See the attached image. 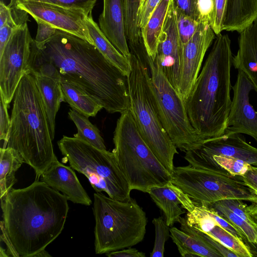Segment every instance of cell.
Instances as JSON below:
<instances>
[{
	"label": "cell",
	"instance_id": "cell-1",
	"mask_svg": "<svg viewBox=\"0 0 257 257\" xmlns=\"http://www.w3.org/2000/svg\"><path fill=\"white\" fill-rule=\"evenodd\" d=\"M29 69L77 86L109 113L130 109L126 76L94 44L70 33L57 29L41 48L33 39Z\"/></svg>",
	"mask_w": 257,
	"mask_h": 257
},
{
	"label": "cell",
	"instance_id": "cell-2",
	"mask_svg": "<svg viewBox=\"0 0 257 257\" xmlns=\"http://www.w3.org/2000/svg\"><path fill=\"white\" fill-rule=\"evenodd\" d=\"M1 200L2 232L15 256L34 257L61 233L69 210L67 198L42 181L12 188Z\"/></svg>",
	"mask_w": 257,
	"mask_h": 257
},
{
	"label": "cell",
	"instance_id": "cell-3",
	"mask_svg": "<svg viewBox=\"0 0 257 257\" xmlns=\"http://www.w3.org/2000/svg\"><path fill=\"white\" fill-rule=\"evenodd\" d=\"M233 55L227 34L217 35L184 101L191 125L204 143L224 135L230 109Z\"/></svg>",
	"mask_w": 257,
	"mask_h": 257
},
{
	"label": "cell",
	"instance_id": "cell-4",
	"mask_svg": "<svg viewBox=\"0 0 257 257\" xmlns=\"http://www.w3.org/2000/svg\"><path fill=\"white\" fill-rule=\"evenodd\" d=\"M47 115L35 78L25 74L13 97L11 127L3 148L14 150L35 171L36 180L56 157Z\"/></svg>",
	"mask_w": 257,
	"mask_h": 257
},
{
	"label": "cell",
	"instance_id": "cell-5",
	"mask_svg": "<svg viewBox=\"0 0 257 257\" xmlns=\"http://www.w3.org/2000/svg\"><path fill=\"white\" fill-rule=\"evenodd\" d=\"M131 68L126 76L130 111L138 131L154 154L171 174L177 148L161 121L150 84V74L147 63L131 52Z\"/></svg>",
	"mask_w": 257,
	"mask_h": 257
},
{
	"label": "cell",
	"instance_id": "cell-6",
	"mask_svg": "<svg viewBox=\"0 0 257 257\" xmlns=\"http://www.w3.org/2000/svg\"><path fill=\"white\" fill-rule=\"evenodd\" d=\"M93 212L96 254L130 247L144 239L148 218L135 199L119 201L96 192Z\"/></svg>",
	"mask_w": 257,
	"mask_h": 257
},
{
	"label": "cell",
	"instance_id": "cell-7",
	"mask_svg": "<svg viewBox=\"0 0 257 257\" xmlns=\"http://www.w3.org/2000/svg\"><path fill=\"white\" fill-rule=\"evenodd\" d=\"M113 141L112 152L132 190L147 193L150 188L171 181V174L143 139L130 110L120 113Z\"/></svg>",
	"mask_w": 257,
	"mask_h": 257
},
{
	"label": "cell",
	"instance_id": "cell-8",
	"mask_svg": "<svg viewBox=\"0 0 257 257\" xmlns=\"http://www.w3.org/2000/svg\"><path fill=\"white\" fill-rule=\"evenodd\" d=\"M63 159L85 175L96 192L102 191L114 199H130L129 184L119 169L112 152L101 150L75 137L63 136L58 141Z\"/></svg>",
	"mask_w": 257,
	"mask_h": 257
},
{
	"label": "cell",
	"instance_id": "cell-9",
	"mask_svg": "<svg viewBox=\"0 0 257 257\" xmlns=\"http://www.w3.org/2000/svg\"><path fill=\"white\" fill-rule=\"evenodd\" d=\"M171 182L196 204L208 206L226 199L250 202L257 201V193L244 181L222 168H198L189 164L174 167Z\"/></svg>",
	"mask_w": 257,
	"mask_h": 257
},
{
	"label": "cell",
	"instance_id": "cell-10",
	"mask_svg": "<svg viewBox=\"0 0 257 257\" xmlns=\"http://www.w3.org/2000/svg\"><path fill=\"white\" fill-rule=\"evenodd\" d=\"M150 84L163 126L177 148L185 153L204 143L193 127L185 102L165 76L159 65L149 64Z\"/></svg>",
	"mask_w": 257,
	"mask_h": 257
},
{
	"label": "cell",
	"instance_id": "cell-11",
	"mask_svg": "<svg viewBox=\"0 0 257 257\" xmlns=\"http://www.w3.org/2000/svg\"><path fill=\"white\" fill-rule=\"evenodd\" d=\"M32 38L27 22L19 24L0 53V94L9 105L23 77L30 73Z\"/></svg>",
	"mask_w": 257,
	"mask_h": 257
},
{
	"label": "cell",
	"instance_id": "cell-12",
	"mask_svg": "<svg viewBox=\"0 0 257 257\" xmlns=\"http://www.w3.org/2000/svg\"><path fill=\"white\" fill-rule=\"evenodd\" d=\"M15 9L93 44L86 23L88 16L82 10L36 2L20 4L12 9Z\"/></svg>",
	"mask_w": 257,
	"mask_h": 257
},
{
	"label": "cell",
	"instance_id": "cell-13",
	"mask_svg": "<svg viewBox=\"0 0 257 257\" xmlns=\"http://www.w3.org/2000/svg\"><path fill=\"white\" fill-rule=\"evenodd\" d=\"M215 35L210 25L199 23L192 37L182 46L179 93L184 101L199 74L206 52Z\"/></svg>",
	"mask_w": 257,
	"mask_h": 257
},
{
	"label": "cell",
	"instance_id": "cell-14",
	"mask_svg": "<svg viewBox=\"0 0 257 257\" xmlns=\"http://www.w3.org/2000/svg\"><path fill=\"white\" fill-rule=\"evenodd\" d=\"M232 89L233 96L224 134H245L257 142V112L249 101L250 92L254 88L242 71L238 70Z\"/></svg>",
	"mask_w": 257,
	"mask_h": 257
},
{
	"label": "cell",
	"instance_id": "cell-15",
	"mask_svg": "<svg viewBox=\"0 0 257 257\" xmlns=\"http://www.w3.org/2000/svg\"><path fill=\"white\" fill-rule=\"evenodd\" d=\"M181 56L175 10L173 0H170L154 61L178 92Z\"/></svg>",
	"mask_w": 257,
	"mask_h": 257
},
{
	"label": "cell",
	"instance_id": "cell-16",
	"mask_svg": "<svg viewBox=\"0 0 257 257\" xmlns=\"http://www.w3.org/2000/svg\"><path fill=\"white\" fill-rule=\"evenodd\" d=\"M189 151L201 156L221 155L232 157L257 167V148L248 143L242 134H224Z\"/></svg>",
	"mask_w": 257,
	"mask_h": 257
},
{
	"label": "cell",
	"instance_id": "cell-17",
	"mask_svg": "<svg viewBox=\"0 0 257 257\" xmlns=\"http://www.w3.org/2000/svg\"><path fill=\"white\" fill-rule=\"evenodd\" d=\"M41 179L74 203L89 206L92 203L73 169L61 163L57 157L42 173Z\"/></svg>",
	"mask_w": 257,
	"mask_h": 257
},
{
	"label": "cell",
	"instance_id": "cell-18",
	"mask_svg": "<svg viewBox=\"0 0 257 257\" xmlns=\"http://www.w3.org/2000/svg\"><path fill=\"white\" fill-rule=\"evenodd\" d=\"M99 27L109 41L124 57L129 59L131 52L126 36L125 0H103Z\"/></svg>",
	"mask_w": 257,
	"mask_h": 257
},
{
	"label": "cell",
	"instance_id": "cell-19",
	"mask_svg": "<svg viewBox=\"0 0 257 257\" xmlns=\"http://www.w3.org/2000/svg\"><path fill=\"white\" fill-rule=\"evenodd\" d=\"M238 49L232 58V65L242 71L257 94V17L238 38Z\"/></svg>",
	"mask_w": 257,
	"mask_h": 257
},
{
	"label": "cell",
	"instance_id": "cell-20",
	"mask_svg": "<svg viewBox=\"0 0 257 257\" xmlns=\"http://www.w3.org/2000/svg\"><path fill=\"white\" fill-rule=\"evenodd\" d=\"M178 222L180 229L172 227L170 231L172 240L182 256H222L203 239L198 230L188 224L186 217H180Z\"/></svg>",
	"mask_w": 257,
	"mask_h": 257
},
{
	"label": "cell",
	"instance_id": "cell-21",
	"mask_svg": "<svg viewBox=\"0 0 257 257\" xmlns=\"http://www.w3.org/2000/svg\"><path fill=\"white\" fill-rule=\"evenodd\" d=\"M42 96L48 117L50 130L54 140L56 117L62 102L65 101L60 80L37 72H32Z\"/></svg>",
	"mask_w": 257,
	"mask_h": 257
},
{
	"label": "cell",
	"instance_id": "cell-22",
	"mask_svg": "<svg viewBox=\"0 0 257 257\" xmlns=\"http://www.w3.org/2000/svg\"><path fill=\"white\" fill-rule=\"evenodd\" d=\"M257 17V0H227L222 31L241 33Z\"/></svg>",
	"mask_w": 257,
	"mask_h": 257
},
{
	"label": "cell",
	"instance_id": "cell-23",
	"mask_svg": "<svg viewBox=\"0 0 257 257\" xmlns=\"http://www.w3.org/2000/svg\"><path fill=\"white\" fill-rule=\"evenodd\" d=\"M147 193L163 212L166 222L169 227L178 222L181 215L185 213L180 207V201L171 181L164 185L150 188Z\"/></svg>",
	"mask_w": 257,
	"mask_h": 257
},
{
	"label": "cell",
	"instance_id": "cell-24",
	"mask_svg": "<svg viewBox=\"0 0 257 257\" xmlns=\"http://www.w3.org/2000/svg\"><path fill=\"white\" fill-rule=\"evenodd\" d=\"M86 23L95 46L106 58L127 76L131 68L129 59L120 53L106 37L98 24L93 20L92 14L86 18Z\"/></svg>",
	"mask_w": 257,
	"mask_h": 257
},
{
	"label": "cell",
	"instance_id": "cell-25",
	"mask_svg": "<svg viewBox=\"0 0 257 257\" xmlns=\"http://www.w3.org/2000/svg\"><path fill=\"white\" fill-rule=\"evenodd\" d=\"M170 0H161L153 12L142 36L149 56L153 61L156 58L159 38L163 29Z\"/></svg>",
	"mask_w": 257,
	"mask_h": 257
},
{
	"label": "cell",
	"instance_id": "cell-26",
	"mask_svg": "<svg viewBox=\"0 0 257 257\" xmlns=\"http://www.w3.org/2000/svg\"><path fill=\"white\" fill-rule=\"evenodd\" d=\"M65 101L72 109L87 117H94L103 107L96 100L77 86L61 81Z\"/></svg>",
	"mask_w": 257,
	"mask_h": 257
},
{
	"label": "cell",
	"instance_id": "cell-27",
	"mask_svg": "<svg viewBox=\"0 0 257 257\" xmlns=\"http://www.w3.org/2000/svg\"><path fill=\"white\" fill-rule=\"evenodd\" d=\"M0 153V198L2 199L16 183V172L24 163L12 148H1Z\"/></svg>",
	"mask_w": 257,
	"mask_h": 257
},
{
	"label": "cell",
	"instance_id": "cell-28",
	"mask_svg": "<svg viewBox=\"0 0 257 257\" xmlns=\"http://www.w3.org/2000/svg\"><path fill=\"white\" fill-rule=\"evenodd\" d=\"M68 117L77 129V133L74 135V137L81 139L98 149L106 150L99 130L89 121L88 117L73 109L68 112Z\"/></svg>",
	"mask_w": 257,
	"mask_h": 257
},
{
	"label": "cell",
	"instance_id": "cell-29",
	"mask_svg": "<svg viewBox=\"0 0 257 257\" xmlns=\"http://www.w3.org/2000/svg\"><path fill=\"white\" fill-rule=\"evenodd\" d=\"M208 206L234 226L242 234L245 240L257 246V230L254 226L217 201Z\"/></svg>",
	"mask_w": 257,
	"mask_h": 257
},
{
	"label": "cell",
	"instance_id": "cell-30",
	"mask_svg": "<svg viewBox=\"0 0 257 257\" xmlns=\"http://www.w3.org/2000/svg\"><path fill=\"white\" fill-rule=\"evenodd\" d=\"M227 247L238 257H252L253 254L243 241L217 224L205 232Z\"/></svg>",
	"mask_w": 257,
	"mask_h": 257
},
{
	"label": "cell",
	"instance_id": "cell-31",
	"mask_svg": "<svg viewBox=\"0 0 257 257\" xmlns=\"http://www.w3.org/2000/svg\"><path fill=\"white\" fill-rule=\"evenodd\" d=\"M140 0H125L126 36L129 43L139 41L142 38L141 31L137 23L138 11Z\"/></svg>",
	"mask_w": 257,
	"mask_h": 257
},
{
	"label": "cell",
	"instance_id": "cell-32",
	"mask_svg": "<svg viewBox=\"0 0 257 257\" xmlns=\"http://www.w3.org/2000/svg\"><path fill=\"white\" fill-rule=\"evenodd\" d=\"M97 0H10L8 6L14 9L17 5L30 2H42L61 6L64 8L83 11L88 16Z\"/></svg>",
	"mask_w": 257,
	"mask_h": 257
},
{
	"label": "cell",
	"instance_id": "cell-33",
	"mask_svg": "<svg viewBox=\"0 0 257 257\" xmlns=\"http://www.w3.org/2000/svg\"><path fill=\"white\" fill-rule=\"evenodd\" d=\"M152 223L155 227V239L150 256L163 257L165 242L170 236L169 226L162 216L154 218Z\"/></svg>",
	"mask_w": 257,
	"mask_h": 257
},
{
	"label": "cell",
	"instance_id": "cell-34",
	"mask_svg": "<svg viewBox=\"0 0 257 257\" xmlns=\"http://www.w3.org/2000/svg\"><path fill=\"white\" fill-rule=\"evenodd\" d=\"M175 13L180 43L182 48V46L192 37L199 23L192 18L176 10Z\"/></svg>",
	"mask_w": 257,
	"mask_h": 257
},
{
	"label": "cell",
	"instance_id": "cell-35",
	"mask_svg": "<svg viewBox=\"0 0 257 257\" xmlns=\"http://www.w3.org/2000/svg\"><path fill=\"white\" fill-rule=\"evenodd\" d=\"M160 1L161 0H140L137 23L141 31L146 27L153 12Z\"/></svg>",
	"mask_w": 257,
	"mask_h": 257
},
{
	"label": "cell",
	"instance_id": "cell-36",
	"mask_svg": "<svg viewBox=\"0 0 257 257\" xmlns=\"http://www.w3.org/2000/svg\"><path fill=\"white\" fill-rule=\"evenodd\" d=\"M227 0H214V11L210 27L216 35L222 31V22Z\"/></svg>",
	"mask_w": 257,
	"mask_h": 257
},
{
	"label": "cell",
	"instance_id": "cell-37",
	"mask_svg": "<svg viewBox=\"0 0 257 257\" xmlns=\"http://www.w3.org/2000/svg\"><path fill=\"white\" fill-rule=\"evenodd\" d=\"M214 0H197V16L199 23L210 25L211 23Z\"/></svg>",
	"mask_w": 257,
	"mask_h": 257
},
{
	"label": "cell",
	"instance_id": "cell-38",
	"mask_svg": "<svg viewBox=\"0 0 257 257\" xmlns=\"http://www.w3.org/2000/svg\"><path fill=\"white\" fill-rule=\"evenodd\" d=\"M38 25L37 33L34 39L38 48H41L55 34L57 29L52 25L38 19L35 20Z\"/></svg>",
	"mask_w": 257,
	"mask_h": 257
},
{
	"label": "cell",
	"instance_id": "cell-39",
	"mask_svg": "<svg viewBox=\"0 0 257 257\" xmlns=\"http://www.w3.org/2000/svg\"><path fill=\"white\" fill-rule=\"evenodd\" d=\"M217 202L253 225L246 212L247 205L244 204L242 200L236 199H226Z\"/></svg>",
	"mask_w": 257,
	"mask_h": 257
},
{
	"label": "cell",
	"instance_id": "cell-40",
	"mask_svg": "<svg viewBox=\"0 0 257 257\" xmlns=\"http://www.w3.org/2000/svg\"><path fill=\"white\" fill-rule=\"evenodd\" d=\"M0 103V139L5 142L10 130L11 118L9 117L8 110L9 105L1 95Z\"/></svg>",
	"mask_w": 257,
	"mask_h": 257
},
{
	"label": "cell",
	"instance_id": "cell-41",
	"mask_svg": "<svg viewBox=\"0 0 257 257\" xmlns=\"http://www.w3.org/2000/svg\"><path fill=\"white\" fill-rule=\"evenodd\" d=\"M174 8L197 21V0H173Z\"/></svg>",
	"mask_w": 257,
	"mask_h": 257
},
{
	"label": "cell",
	"instance_id": "cell-42",
	"mask_svg": "<svg viewBox=\"0 0 257 257\" xmlns=\"http://www.w3.org/2000/svg\"><path fill=\"white\" fill-rule=\"evenodd\" d=\"M203 239L224 257H238L233 251L207 233L199 230Z\"/></svg>",
	"mask_w": 257,
	"mask_h": 257
},
{
	"label": "cell",
	"instance_id": "cell-43",
	"mask_svg": "<svg viewBox=\"0 0 257 257\" xmlns=\"http://www.w3.org/2000/svg\"><path fill=\"white\" fill-rule=\"evenodd\" d=\"M19 25L13 16L0 28V53L2 52L11 36Z\"/></svg>",
	"mask_w": 257,
	"mask_h": 257
},
{
	"label": "cell",
	"instance_id": "cell-44",
	"mask_svg": "<svg viewBox=\"0 0 257 257\" xmlns=\"http://www.w3.org/2000/svg\"><path fill=\"white\" fill-rule=\"evenodd\" d=\"M109 257H145V252L140 251L136 248L127 247L122 249L111 251L106 253Z\"/></svg>",
	"mask_w": 257,
	"mask_h": 257
},
{
	"label": "cell",
	"instance_id": "cell-45",
	"mask_svg": "<svg viewBox=\"0 0 257 257\" xmlns=\"http://www.w3.org/2000/svg\"><path fill=\"white\" fill-rule=\"evenodd\" d=\"M242 177L244 182L257 193V167L251 166Z\"/></svg>",
	"mask_w": 257,
	"mask_h": 257
},
{
	"label": "cell",
	"instance_id": "cell-46",
	"mask_svg": "<svg viewBox=\"0 0 257 257\" xmlns=\"http://www.w3.org/2000/svg\"><path fill=\"white\" fill-rule=\"evenodd\" d=\"M12 10L7 6L2 1L0 2V28L12 17Z\"/></svg>",
	"mask_w": 257,
	"mask_h": 257
},
{
	"label": "cell",
	"instance_id": "cell-47",
	"mask_svg": "<svg viewBox=\"0 0 257 257\" xmlns=\"http://www.w3.org/2000/svg\"><path fill=\"white\" fill-rule=\"evenodd\" d=\"M251 203L249 206L246 205V212L253 225L257 227V201Z\"/></svg>",
	"mask_w": 257,
	"mask_h": 257
},
{
	"label": "cell",
	"instance_id": "cell-48",
	"mask_svg": "<svg viewBox=\"0 0 257 257\" xmlns=\"http://www.w3.org/2000/svg\"><path fill=\"white\" fill-rule=\"evenodd\" d=\"M48 256H51L50 254H49V253L45 250V249H43L38 253H37L34 257H48Z\"/></svg>",
	"mask_w": 257,
	"mask_h": 257
},
{
	"label": "cell",
	"instance_id": "cell-49",
	"mask_svg": "<svg viewBox=\"0 0 257 257\" xmlns=\"http://www.w3.org/2000/svg\"><path fill=\"white\" fill-rule=\"evenodd\" d=\"M255 228H256V230H257V227H255Z\"/></svg>",
	"mask_w": 257,
	"mask_h": 257
}]
</instances>
